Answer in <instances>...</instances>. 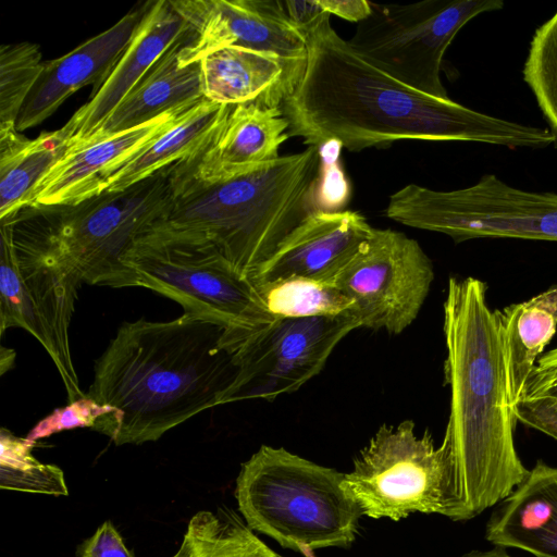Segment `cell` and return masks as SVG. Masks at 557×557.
<instances>
[{
  "instance_id": "obj_1",
  "label": "cell",
  "mask_w": 557,
  "mask_h": 557,
  "mask_svg": "<svg viewBox=\"0 0 557 557\" xmlns=\"http://www.w3.org/2000/svg\"><path fill=\"white\" fill-rule=\"evenodd\" d=\"M306 40L305 72L281 109L289 136L308 146L337 143L359 151L425 140L542 149L556 141L549 128L482 113L405 85L359 55L333 29L330 16Z\"/></svg>"
},
{
  "instance_id": "obj_2",
  "label": "cell",
  "mask_w": 557,
  "mask_h": 557,
  "mask_svg": "<svg viewBox=\"0 0 557 557\" xmlns=\"http://www.w3.org/2000/svg\"><path fill=\"white\" fill-rule=\"evenodd\" d=\"M230 331L194 312L171 321L124 322L96 361L85 394L113 409L92 429L115 445L156 442L221 405L237 372Z\"/></svg>"
},
{
  "instance_id": "obj_3",
  "label": "cell",
  "mask_w": 557,
  "mask_h": 557,
  "mask_svg": "<svg viewBox=\"0 0 557 557\" xmlns=\"http://www.w3.org/2000/svg\"><path fill=\"white\" fill-rule=\"evenodd\" d=\"M443 331L450 392L443 443L453 467L454 521H467L506 498L529 469L516 449L518 421L508 396L499 314L488 305L485 282L449 277Z\"/></svg>"
},
{
  "instance_id": "obj_4",
  "label": "cell",
  "mask_w": 557,
  "mask_h": 557,
  "mask_svg": "<svg viewBox=\"0 0 557 557\" xmlns=\"http://www.w3.org/2000/svg\"><path fill=\"white\" fill-rule=\"evenodd\" d=\"M188 161L178 162L172 200L145 233L209 243L249 278L317 211L320 147L216 183L195 180Z\"/></svg>"
},
{
  "instance_id": "obj_5",
  "label": "cell",
  "mask_w": 557,
  "mask_h": 557,
  "mask_svg": "<svg viewBox=\"0 0 557 557\" xmlns=\"http://www.w3.org/2000/svg\"><path fill=\"white\" fill-rule=\"evenodd\" d=\"M177 164L122 191H103L73 205L23 208L7 218L14 239L53 255L82 283L138 286L125 255L168 209Z\"/></svg>"
},
{
  "instance_id": "obj_6",
  "label": "cell",
  "mask_w": 557,
  "mask_h": 557,
  "mask_svg": "<svg viewBox=\"0 0 557 557\" xmlns=\"http://www.w3.org/2000/svg\"><path fill=\"white\" fill-rule=\"evenodd\" d=\"M344 476L283 447L262 445L242 465L238 509L251 530L306 556L346 547L357 536L362 513Z\"/></svg>"
},
{
  "instance_id": "obj_7",
  "label": "cell",
  "mask_w": 557,
  "mask_h": 557,
  "mask_svg": "<svg viewBox=\"0 0 557 557\" xmlns=\"http://www.w3.org/2000/svg\"><path fill=\"white\" fill-rule=\"evenodd\" d=\"M138 286L230 327L243 344L276 319L265 310L252 281L211 244L144 233L124 259Z\"/></svg>"
},
{
  "instance_id": "obj_8",
  "label": "cell",
  "mask_w": 557,
  "mask_h": 557,
  "mask_svg": "<svg viewBox=\"0 0 557 557\" xmlns=\"http://www.w3.org/2000/svg\"><path fill=\"white\" fill-rule=\"evenodd\" d=\"M385 215L442 233L455 243L474 238L557 242V193L520 189L494 174L454 190L408 184L389 196Z\"/></svg>"
},
{
  "instance_id": "obj_9",
  "label": "cell",
  "mask_w": 557,
  "mask_h": 557,
  "mask_svg": "<svg viewBox=\"0 0 557 557\" xmlns=\"http://www.w3.org/2000/svg\"><path fill=\"white\" fill-rule=\"evenodd\" d=\"M344 487L362 516L398 521L437 513L454 521L453 467L446 445L419 436L414 422L382 424L345 473Z\"/></svg>"
},
{
  "instance_id": "obj_10",
  "label": "cell",
  "mask_w": 557,
  "mask_h": 557,
  "mask_svg": "<svg viewBox=\"0 0 557 557\" xmlns=\"http://www.w3.org/2000/svg\"><path fill=\"white\" fill-rule=\"evenodd\" d=\"M349 46L364 60L421 92L449 98L441 79L444 54L472 18L504 8L500 0L374 3Z\"/></svg>"
},
{
  "instance_id": "obj_11",
  "label": "cell",
  "mask_w": 557,
  "mask_h": 557,
  "mask_svg": "<svg viewBox=\"0 0 557 557\" xmlns=\"http://www.w3.org/2000/svg\"><path fill=\"white\" fill-rule=\"evenodd\" d=\"M0 235L1 334H32L55 364L69 403L84 397L69 335L81 280L53 255L14 239L10 219L1 220Z\"/></svg>"
},
{
  "instance_id": "obj_12",
  "label": "cell",
  "mask_w": 557,
  "mask_h": 557,
  "mask_svg": "<svg viewBox=\"0 0 557 557\" xmlns=\"http://www.w3.org/2000/svg\"><path fill=\"white\" fill-rule=\"evenodd\" d=\"M434 280L419 243L374 228L330 283L350 298L361 327L400 334L418 317Z\"/></svg>"
},
{
  "instance_id": "obj_13",
  "label": "cell",
  "mask_w": 557,
  "mask_h": 557,
  "mask_svg": "<svg viewBox=\"0 0 557 557\" xmlns=\"http://www.w3.org/2000/svg\"><path fill=\"white\" fill-rule=\"evenodd\" d=\"M358 327L354 314L276 319L237 348V372L221 405L273 400L297 391L321 372L338 343Z\"/></svg>"
},
{
  "instance_id": "obj_14",
  "label": "cell",
  "mask_w": 557,
  "mask_h": 557,
  "mask_svg": "<svg viewBox=\"0 0 557 557\" xmlns=\"http://www.w3.org/2000/svg\"><path fill=\"white\" fill-rule=\"evenodd\" d=\"M190 37L180 66L198 63L224 47H242L292 60H307V40L287 20L281 0H172Z\"/></svg>"
},
{
  "instance_id": "obj_15",
  "label": "cell",
  "mask_w": 557,
  "mask_h": 557,
  "mask_svg": "<svg viewBox=\"0 0 557 557\" xmlns=\"http://www.w3.org/2000/svg\"><path fill=\"white\" fill-rule=\"evenodd\" d=\"M372 231L359 212L315 211L289 233L250 280L256 286L288 278L331 283Z\"/></svg>"
},
{
  "instance_id": "obj_16",
  "label": "cell",
  "mask_w": 557,
  "mask_h": 557,
  "mask_svg": "<svg viewBox=\"0 0 557 557\" xmlns=\"http://www.w3.org/2000/svg\"><path fill=\"white\" fill-rule=\"evenodd\" d=\"M188 28L172 0L147 2L134 38L103 84L59 131L67 150L87 140ZM66 150V151H67Z\"/></svg>"
},
{
  "instance_id": "obj_17",
  "label": "cell",
  "mask_w": 557,
  "mask_h": 557,
  "mask_svg": "<svg viewBox=\"0 0 557 557\" xmlns=\"http://www.w3.org/2000/svg\"><path fill=\"white\" fill-rule=\"evenodd\" d=\"M146 3L129 11L107 30L69 53L44 63L42 71L16 121L18 132L52 115L76 90L94 85V94L116 65L144 16Z\"/></svg>"
},
{
  "instance_id": "obj_18",
  "label": "cell",
  "mask_w": 557,
  "mask_h": 557,
  "mask_svg": "<svg viewBox=\"0 0 557 557\" xmlns=\"http://www.w3.org/2000/svg\"><path fill=\"white\" fill-rule=\"evenodd\" d=\"M186 111L170 112L138 127L67 150L36 184L25 208L73 205L96 196L99 183L110 171L166 131Z\"/></svg>"
},
{
  "instance_id": "obj_19",
  "label": "cell",
  "mask_w": 557,
  "mask_h": 557,
  "mask_svg": "<svg viewBox=\"0 0 557 557\" xmlns=\"http://www.w3.org/2000/svg\"><path fill=\"white\" fill-rule=\"evenodd\" d=\"M306 63L307 60L224 47L200 61L203 96L221 104L281 108L300 82Z\"/></svg>"
},
{
  "instance_id": "obj_20",
  "label": "cell",
  "mask_w": 557,
  "mask_h": 557,
  "mask_svg": "<svg viewBox=\"0 0 557 557\" xmlns=\"http://www.w3.org/2000/svg\"><path fill=\"white\" fill-rule=\"evenodd\" d=\"M288 127L281 108L234 106L209 146L188 161L190 173L199 182L216 183L275 160Z\"/></svg>"
},
{
  "instance_id": "obj_21",
  "label": "cell",
  "mask_w": 557,
  "mask_h": 557,
  "mask_svg": "<svg viewBox=\"0 0 557 557\" xmlns=\"http://www.w3.org/2000/svg\"><path fill=\"white\" fill-rule=\"evenodd\" d=\"M485 540L534 557H557V467L537 460L491 513Z\"/></svg>"
},
{
  "instance_id": "obj_22",
  "label": "cell",
  "mask_w": 557,
  "mask_h": 557,
  "mask_svg": "<svg viewBox=\"0 0 557 557\" xmlns=\"http://www.w3.org/2000/svg\"><path fill=\"white\" fill-rule=\"evenodd\" d=\"M190 34L188 26L114 108L100 127L73 149L138 127L163 114L186 111L206 99L200 62L180 66L178 54Z\"/></svg>"
},
{
  "instance_id": "obj_23",
  "label": "cell",
  "mask_w": 557,
  "mask_h": 557,
  "mask_svg": "<svg viewBox=\"0 0 557 557\" xmlns=\"http://www.w3.org/2000/svg\"><path fill=\"white\" fill-rule=\"evenodd\" d=\"M233 107L203 99L132 158L110 171L99 183L97 195L122 191L173 163L197 158L219 133Z\"/></svg>"
},
{
  "instance_id": "obj_24",
  "label": "cell",
  "mask_w": 557,
  "mask_h": 557,
  "mask_svg": "<svg viewBox=\"0 0 557 557\" xmlns=\"http://www.w3.org/2000/svg\"><path fill=\"white\" fill-rule=\"evenodd\" d=\"M511 408L540 355L557 330V284L532 298L498 310Z\"/></svg>"
},
{
  "instance_id": "obj_25",
  "label": "cell",
  "mask_w": 557,
  "mask_h": 557,
  "mask_svg": "<svg viewBox=\"0 0 557 557\" xmlns=\"http://www.w3.org/2000/svg\"><path fill=\"white\" fill-rule=\"evenodd\" d=\"M66 150L59 129L28 139L16 127L0 128V220L25 208L36 184Z\"/></svg>"
},
{
  "instance_id": "obj_26",
  "label": "cell",
  "mask_w": 557,
  "mask_h": 557,
  "mask_svg": "<svg viewBox=\"0 0 557 557\" xmlns=\"http://www.w3.org/2000/svg\"><path fill=\"white\" fill-rule=\"evenodd\" d=\"M172 557H282L228 511L201 510L187 524Z\"/></svg>"
},
{
  "instance_id": "obj_27",
  "label": "cell",
  "mask_w": 557,
  "mask_h": 557,
  "mask_svg": "<svg viewBox=\"0 0 557 557\" xmlns=\"http://www.w3.org/2000/svg\"><path fill=\"white\" fill-rule=\"evenodd\" d=\"M256 287L274 319L355 315L352 300L330 283L288 278Z\"/></svg>"
},
{
  "instance_id": "obj_28",
  "label": "cell",
  "mask_w": 557,
  "mask_h": 557,
  "mask_svg": "<svg viewBox=\"0 0 557 557\" xmlns=\"http://www.w3.org/2000/svg\"><path fill=\"white\" fill-rule=\"evenodd\" d=\"M35 445L16 437L9 430L0 434V487L2 490L67 496L63 471L42 463L32 455Z\"/></svg>"
},
{
  "instance_id": "obj_29",
  "label": "cell",
  "mask_w": 557,
  "mask_h": 557,
  "mask_svg": "<svg viewBox=\"0 0 557 557\" xmlns=\"http://www.w3.org/2000/svg\"><path fill=\"white\" fill-rule=\"evenodd\" d=\"M44 63L37 45L18 42L0 48V128L16 127L20 112Z\"/></svg>"
},
{
  "instance_id": "obj_30",
  "label": "cell",
  "mask_w": 557,
  "mask_h": 557,
  "mask_svg": "<svg viewBox=\"0 0 557 557\" xmlns=\"http://www.w3.org/2000/svg\"><path fill=\"white\" fill-rule=\"evenodd\" d=\"M522 74L557 143V11L534 32Z\"/></svg>"
},
{
  "instance_id": "obj_31",
  "label": "cell",
  "mask_w": 557,
  "mask_h": 557,
  "mask_svg": "<svg viewBox=\"0 0 557 557\" xmlns=\"http://www.w3.org/2000/svg\"><path fill=\"white\" fill-rule=\"evenodd\" d=\"M112 411V408L100 405L85 395L69 403L65 407L53 410L40 420L25 438L35 445L37 441L62 431L77 428H94L100 418Z\"/></svg>"
},
{
  "instance_id": "obj_32",
  "label": "cell",
  "mask_w": 557,
  "mask_h": 557,
  "mask_svg": "<svg viewBox=\"0 0 557 557\" xmlns=\"http://www.w3.org/2000/svg\"><path fill=\"white\" fill-rule=\"evenodd\" d=\"M512 411L518 422L557 441V399H520Z\"/></svg>"
},
{
  "instance_id": "obj_33",
  "label": "cell",
  "mask_w": 557,
  "mask_h": 557,
  "mask_svg": "<svg viewBox=\"0 0 557 557\" xmlns=\"http://www.w3.org/2000/svg\"><path fill=\"white\" fill-rule=\"evenodd\" d=\"M539 398L557 399V347L537 359L520 399Z\"/></svg>"
},
{
  "instance_id": "obj_34",
  "label": "cell",
  "mask_w": 557,
  "mask_h": 557,
  "mask_svg": "<svg viewBox=\"0 0 557 557\" xmlns=\"http://www.w3.org/2000/svg\"><path fill=\"white\" fill-rule=\"evenodd\" d=\"M78 557H134L111 521L103 522L78 547Z\"/></svg>"
},
{
  "instance_id": "obj_35",
  "label": "cell",
  "mask_w": 557,
  "mask_h": 557,
  "mask_svg": "<svg viewBox=\"0 0 557 557\" xmlns=\"http://www.w3.org/2000/svg\"><path fill=\"white\" fill-rule=\"evenodd\" d=\"M281 3L289 23L305 37L330 16L320 5L319 0H286Z\"/></svg>"
},
{
  "instance_id": "obj_36",
  "label": "cell",
  "mask_w": 557,
  "mask_h": 557,
  "mask_svg": "<svg viewBox=\"0 0 557 557\" xmlns=\"http://www.w3.org/2000/svg\"><path fill=\"white\" fill-rule=\"evenodd\" d=\"M319 3L330 15L357 24L364 21L372 11L371 1L367 0H319Z\"/></svg>"
},
{
  "instance_id": "obj_37",
  "label": "cell",
  "mask_w": 557,
  "mask_h": 557,
  "mask_svg": "<svg viewBox=\"0 0 557 557\" xmlns=\"http://www.w3.org/2000/svg\"><path fill=\"white\" fill-rule=\"evenodd\" d=\"M460 557H513V556H511L505 548L493 547L487 550H471L467 554H463Z\"/></svg>"
},
{
  "instance_id": "obj_38",
  "label": "cell",
  "mask_w": 557,
  "mask_h": 557,
  "mask_svg": "<svg viewBox=\"0 0 557 557\" xmlns=\"http://www.w3.org/2000/svg\"><path fill=\"white\" fill-rule=\"evenodd\" d=\"M15 352L5 347H1V374L9 370L14 363Z\"/></svg>"
}]
</instances>
